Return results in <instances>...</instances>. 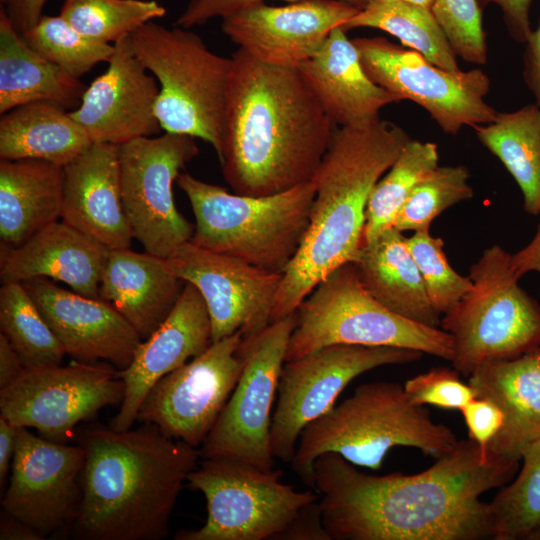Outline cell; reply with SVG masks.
<instances>
[{
  "label": "cell",
  "mask_w": 540,
  "mask_h": 540,
  "mask_svg": "<svg viewBox=\"0 0 540 540\" xmlns=\"http://www.w3.org/2000/svg\"><path fill=\"white\" fill-rule=\"evenodd\" d=\"M313 468L331 540H480L494 536L481 495L507 484L519 463L493 461L468 439L413 475L366 474L333 452Z\"/></svg>",
  "instance_id": "6da1fadb"
},
{
  "label": "cell",
  "mask_w": 540,
  "mask_h": 540,
  "mask_svg": "<svg viewBox=\"0 0 540 540\" xmlns=\"http://www.w3.org/2000/svg\"><path fill=\"white\" fill-rule=\"evenodd\" d=\"M219 163L232 191L260 197L313 180L337 127L298 67L231 57Z\"/></svg>",
  "instance_id": "7a4b0ae2"
},
{
  "label": "cell",
  "mask_w": 540,
  "mask_h": 540,
  "mask_svg": "<svg viewBox=\"0 0 540 540\" xmlns=\"http://www.w3.org/2000/svg\"><path fill=\"white\" fill-rule=\"evenodd\" d=\"M84 450L74 535L84 540H161L199 450L157 426L78 430Z\"/></svg>",
  "instance_id": "3957f363"
},
{
  "label": "cell",
  "mask_w": 540,
  "mask_h": 540,
  "mask_svg": "<svg viewBox=\"0 0 540 540\" xmlns=\"http://www.w3.org/2000/svg\"><path fill=\"white\" fill-rule=\"evenodd\" d=\"M410 139L400 126L381 118L365 127L335 128L313 178L309 225L282 274L271 323L294 315L331 272L356 260L371 191Z\"/></svg>",
  "instance_id": "277c9868"
},
{
  "label": "cell",
  "mask_w": 540,
  "mask_h": 540,
  "mask_svg": "<svg viewBox=\"0 0 540 540\" xmlns=\"http://www.w3.org/2000/svg\"><path fill=\"white\" fill-rule=\"evenodd\" d=\"M457 442L450 428L434 422L424 406L409 399L404 386L370 382L304 428L290 464L301 481L315 489L314 462L327 452L378 470L392 448L413 447L438 459Z\"/></svg>",
  "instance_id": "5b68a950"
},
{
  "label": "cell",
  "mask_w": 540,
  "mask_h": 540,
  "mask_svg": "<svg viewBox=\"0 0 540 540\" xmlns=\"http://www.w3.org/2000/svg\"><path fill=\"white\" fill-rule=\"evenodd\" d=\"M176 182L193 210L194 244L283 274L309 225L314 179L260 197L230 193L189 173H180Z\"/></svg>",
  "instance_id": "8992f818"
},
{
  "label": "cell",
  "mask_w": 540,
  "mask_h": 540,
  "mask_svg": "<svg viewBox=\"0 0 540 540\" xmlns=\"http://www.w3.org/2000/svg\"><path fill=\"white\" fill-rule=\"evenodd\" d=\"M133 54L160 84L156 116L165 132L209 143L221 154L231 58L189 29L150 21L128 36Z\"/></svg>",
  "instance_id": "52a82bcc"
},
{
  "label": "cell",
  "mask_w": 540,
  "mask_h": 540,
  "mask_svg": "<svg viewBox=\"0 0 540 540\" xmlns=\"http://www.w3.org/2000/svg\"><path fill=\"white\" fill-rule=\"evenodd\" d=\"M335 344L396 347L453 358L447 332L383 306L365 289L353 262L336 268L299 305L285 362Z\"/></svg>",
  "instance_id": "ba28073f"
},
{
  "label": "cell",
  "mask_w": 540,
  "mask_h": 540,
  "mask_svg": "<svg viewBox=\"0 0 540 540\" xmlns=\"http://www.w3.org/2000/svg\"><path fill=\"white\" fill-rule=\"evenodd\" d=\"M472 288L441 318L453 341V368L470 376L480 365L540 348V304L518 284L511 254L499 245L471 266Z\"/></svg>",
  "instance_id": "9c48e42d"
},
{
  "label": "cell",
  "mask_w": 540,
  "mask_h": 540,
  "mask_svg": "<svg viewBox=\"0 0 540 540\" xmlns=\"http://www.w3.org/2000/svg\"><path fill=\"white\" fill-rule=\"evenodd\" d=\"M280 469L262 470L225 457L205 458L188 476L190 488L206 500L207 518L197 530L179 531L176 540L275 539L299 511L317 500L312 490L281 482Z\"/></svg>",
  "instance_id": "30bf717a"
},
{
  "label": "cell",
  "mask_w": 540,
  "mask_h": 540,
  "mask_svg": "<svg viewBox=\"0 0 540 540\" xmlns=\"http://www.w3.org/2000/svg\"><path fill=\"white\" fill-rule=\"evenodd\" d=\"M296 313L270 323L258 334L242 339L238 353L243 370L218 420L201 445L200 456L237 459L272 470V406L277 395Z\"/></svg>",
  "instance_id": "8fae6325"
},
{
  "label": "cell",
  "mask_w": 540,
  "mask_h": 540,
  "mask_svg": "<svg viewBox=\"0 0 540 540\" xmlns=\"http://www.w3.org/2000/svg\"><path fill=\"white\" fill-rule=\"evenodd\" d=\"M422 355L404 348L335 344L286 361L270 430L273 456L291 463L304 428L331 410L353 379L380 366L417 361Z\"/></svg>",
  "instance_id": "7c38bea8"
},
{
  "label": "cell",
  "mask_w": 540,
  "mask_h": 540,
  "mask_svg": "<svg viewBox=\"0 0 540 540\" xmlns=\"http://www.w3.org/2000/svg\"><path fill=\"white\" fill-rule=\"evenodd\" d=\"M352 40L369 78L401 100L424 108L444 133L456 135L464 126L496 119L498 112L485 101L490 79L482 70L446 71L384 37Z\"/></svg>",
  "instance_id": "4fadbf2b"
},
{
  "label": "cell",
  "mask_w": 540,
  "mask_h": 540,
  "mask_svg": "<svg viewBox=\"0 0 540 540\" xmlns=\"http://www.w3.org/2000/svg\"><path fill=\"white\" fill-rule=\"evenodd\" d=\"M123 398L124 383L112 364L72 360L65 366L26 369L0 389V415L48 440L66 443L79 423L121 404Z\"/></svg>",
  "instance_id": "5bb4252c"
},
{
  "label": "cell",
  "mask_w": 540,
  "mask_h": 540,
  "mask_svg": "<svg viewBox=\"0 0 540 540\" xmlns=\"http://www.w3.org/2000/svg\"><path fill=\"white\" fill-rule=\"evenodd\" d=\"M198 154L195 137L170 132L119 146L124 209L134 238L146 252L167 258L191 241L194 225L177 210L173 183Z\"/></svg>",
  "instance_id": "9a60e30c"
},
{
  "label": "cell",
  "mask_w": 540,
  "mask_h": 540,
  "mask_svg": "<svg viewBox=\"0 0 540 540\" xmlns=\"http://www.w3.org/2000/svg\"><path fill=\"white\" fill-rule=\"evenodd\" d=\"M238 331L213 342L202 354L165 375L144 398L137 421L193 447L214 427L243 370Z\"/></svg>",
  "instance_id": "2e32d148"
},
{
  "label": "cell",
  "mask_w": 540,
  "mask_h": 540,
  "mask_svg": "<svg viewBox=\"0 0 540 540\" xmlns=\"http://www.w3.org/2000/svg\"><path fill=\"white\" fill-rule=\"evenodd\" d=\"M84 458L78 443L51 441L18 427L2 510L44 538L72 528L80 508Z\"/></svg>",
  "instance_id": "e0dca14e"
},
{
  "label": "cell",
  "mask_w": 540,
  "mask_h": 540,
  "mask_svg": "<svg viewBox=\"0 0 540 540\" xmlns=\"http://www.w3.org/2000/svg\"><path fill=\"white\" fill-rule=\"evenodd\" d=\"M166 261L172 272L202 295L211 321L212 343L241 331L252 337L271 323L282 274L197 246L179 245Z\"/></svg>",
  "instance_id": "ac0fdd59"
},
{
  "label": "cell",
  "mask_w": 540,
  "mask_h": 540,
  "mask_svg": "<svg viewBox=\"0 0 540 540\" xmlns=\"http://www.w3.org/2000/svg\"><path fill=\"white\" fill-rule=\"evenodd\" d=\"M361 8L345 0L265 2L222 18L225 35L253 58L270 65L299 67L314 56L337 27Z\"/></svg>",
  "instance_id": "d6986e66"
},
{
  "label": "cell",
  "mask_w": 540,
  "mask_h": 540,
  "mask_svg": "<svg viewBox=\"0 0 540 540\" xmlns=\"http://www.w3.org/2000/svg\"><path fill=\"white\" fill-rule=\"evenodd\" d=\"M114 45L108 68L70 114L93 142L120 146L162 129L155 110L160 87L131 51L128 36Z\"/></svg>",
  "instance_id": "ffe728a7"
},
{
  "label": "cell",
  "mask_w": 540,
  "mask_h": 540,
  "mask_svg": "<svg viewBox=\"0 0 540 540\" xmlns=\"http://www.w3.org/2000/svg\"><path fill=\"white\" fill-rule=\"evenodd\" d=\"M22 283L66 355L81 362L103 360L117 370L129 366L142 339L110 303L69 291L44 277Z\"/></svg>",
  "instance_id": "44dd1931"
},
{
  "label": "cell",
  "mask_w": 540,
  "mask_h": 540,
  "mask_svg": "<svg viewBox=\"0 0 540 540\" xmlns=\"http://www.w3.org/2000/svg\"><path fill=\"white\" fill-rule=\"evenodd\" d=\"M211 344L212 328L206 303L197 288L185 282L168 317L140 342L129 366L117 370V376L124 383V398L109 427L116 431L132 428L152 387L165 375L202 354Z\"/></svg>",
  "instance_id": "7402d4cb"
},
{
  "label": "cell",
  "mask_w": 540,
  "mask_h": 540,
  "mask_svg": "<svg viewBox=\"0 0 540 540\" xmlns=\"http://www.w3.org/2000/svg\"><path fill=\"white\" fill-rule=\"evenodd\" d=\"M61 221L109 250L130 247L134 234L122 200L119 146L93 142L64 166Z\"/></svg>",
  "instance_id": "603a6c76"
},
{
  "label": "cell",
  "mask_w": 540,
  "mask_h": 540,
  "mask_svg": "<svg viewBox=\"0 0 540 540\" xmlns=\"http://www.w3.org/2000/svg\"><path fill=\"white\" fill-rule=\"evenodd\" d=\"M298 68L338 127L368 126L380 119L384 106L402 101L369 78L357 47L341 27Z\"/></svg>",
  "instance_id": "cb8c5ba5"
},
{
  "label": "cell",
  "mask_w": 540,
  "mask_h": 540,
  "mask_svg": "<svg viewBox=\"0 0 540 540\" xmlns=\"http://www.w3.org/2000/svg\"><path fill=\"white\" fill-rule=\"evenodd\" d=\"M468 383L476 397L496 403L505 416L488 446V458L519 463L525 449L540 438V348L514 359L484 363Z\"/></svg>",
  "instance_id": "d4e9b609"
},
{
  "label": "cell",
  "mask_w": 540,
  "mask_h": 540,
  "mask_svg": "<svg viewBox=\"0 0 540 540\" xmlns=\"http://www.w3.org/2000/svg\"><path fill=\"white\" fill-rule=\"evenodd\" d=\"M108 250L81 231L56 221L19 247L0 251V280L2 284L22 283L44 277L61 281L81 295L99 298Z\"/></svg>",
  "instance_id": "484cf974"
},
{
  "label": "cell",
  "mask_w": 540,
  "mask_h": 540,
  "mask_svg": "<svg viewBox=\"0 0 540 540\" xmlns=\"http://www.w3.org/2000/svg\"><path fill=\"white\" fill-rule=\"evenodd\" d=\"M185 282L166 258L129 248L108 250L99 285V299L110 303L148 338L175 307Z\"/></svg>",
  "instance_id": "4316f807"
},
{
  "label": "cell",
  "mask_w": 540,
  "mask_h": 540,
  "mask_svg": "<svg viewBox=\"0 0 540 540\" xmlns=\"http://www.w3.org/2000/svg\"><path fill=\"white\" fill-rule=\"evenodd\" d=\"M64 195V167L22 159L0 162V251L28 241L59 221Z\"/></svg>",
  "instance_id": "83f0119b"
},
{
  "label": "cell",
  "mask_w": 540,
  "mask_h": 540,
  "mask_svg": "<svg viewBox=\"0 0 540 540\" xmlns=\"http://www.w3.org/2000/svg\"><path fill=\"white\" fill-rule=\"evenodd\" d=\"M353 263L365 289L383 306L411 321L440 327L441 315L428 298L402 232L385 230L363 244Z\"/></svg>",
  "instance_id": "f1b7e54d"
},
{
  "label": "cell",
  "mask_w": 540,
  "mask_h": 540,
  "mask_svg": "<svg viewBox=\"0 0 540 540\" xmlns=\"http://www.w3.org/2000/svg\"><path fill=\"white\" fill-rule=\"evenodd\" d=\"M86 86L34 51L0 10V114L33 102L76 109Z\"/></svg>",
  "instance_id": "f546056e"
},
{
  "label": "cell",
  "mask_w": 540,
  "mask_h": 540,
  "mask_svg": "<svg viewBox=\"0 0 540 540\" xmlns=\"http://www.w3.org/2000/svg\"><path fill=\"white\" fill-rule=\"evenodd\" d=\"M93 141L67 109L33 102L1 115L0 159L43 160L64 167Z\"/></svg>",
  "instance_id": "4dcf8cb0"
},
{
  "label": "cell",
  "mask_w": 540,
  "mask_h": 540,
  "mask_svg": "<svg viewBox=\"0 0 540 540\" xmlns=\"http://www.w3.org/2000/svg\"><path fill=\"white\" fill-rule=\"evenodd\" d=\"M472 128L520 187L525 211L540 214V107L529 104L513 112H498L493 122Z\"/></svg>",
  "instance_id": "1f68e13d"
},
{
  "label": "cell",
  "mask_w": 540,
  "mask_h": 540,
  "mask_svg": "<svg viewBox=\"0 0 540 540\" xmlns=\"http://www.w3.org/2000/svg\"><path fill=\"white\" fill-rule=\"evenodd\" d=\"M344 31L376 28L398 38L434 65L459 73L457 56L431 10L407 0L370 2L342 27Z\"/></svg>",
  "instance_id": "d6a6232c"
},
{
  "label": "cell",
  "mask_w": 540,
  "mask_h": 540,
  "mask_svg": "<svg viewBox=\"0 0 540 540\" xmlns=\"http://www.w3.org/2000/svg\"><path fill=\"white\" fill-rule=\"evenodd\" d=\"M433 142L410 139L387 173L379 179L368 199L363 244L392 228L395 218L414 186L439 164Z\"/></svg>",
  "instance_id": "836d02e7"
},
{
  "label": "cell",
  "mask_w": 540,
  "mask_h": 540,
  "mask_svg": "<svg viewBox=\"0 0 540 540\" xmlns=\"http://www.w3.org/2000/svg\"><path fill=\"white\" fill-rule=\"evenodd\" d=\"M0 328L26 369L61 364L66 352L23 283H3Z\"/></svg>",
  "instance_id": "e575fe53"
},
{
  "label": "cell",
  "mask_w": 540,
  "mask_h": 540,
  "mask_svg": "<svg viewBox=\"0 0 540 540\" xmlns=\"http://www.w3.org/2000/svg\"><path fill=\"white\" fill-rule=\"evenodd\" d=\"M165 14L155 0H65L60 11L77 32L102 44H115Z\"/></svg>",
  "instance_id": "d590c367"
},
{
  "label": "cell",
  "mask_w": 540,
  "mask_h": 540,
  "mask_svg": "<svg viewBox=\"0 0 540 540\" xmlns=\"http://www.w3.org/2000/svg\"><path fill=\"white\" fill-rule=\"evenodd\" d=\"M517 478L489 502L495 540L527 539L540 529V438L522 454Z\"/></svg>",
  "instance_id": "8d00e7d4"
},
{
  "label": "cell",
  "mask_w": 540,
  "mask_h": 540,
  "mask_svg": "<svg viewBox=\"0 0 540 540\" xmlns=\"http://www.w3.org/2000/svg\"><path fill=\"white\" fill-rule=\"evenodd\" d=\"M21 36L34 51L77 79L98 63L108 62L115 51L114 44L81 35L61 15H42Z\"/></svg>",
  "instance_id": "74e56055"
},
{
  "label": "cell",
  "mask_w": 540,
  "mask_h": 540,
  "mask_svg": "<svg viewBox=\"0 0 540 540\" xmlns=\"http://www.w3.org/2000/svg\"><path fill=\"white\" fill-rule=\"evenodd\" d=\"M469 177V170L463 165H438L414 186L392 228L400 232L429 230L443 211L473 197Z\"/></svg>",
  "instance_id": "f35d334b"
},
{
  "label": "cell",
  "mask_w": 540,
  "mask_h": 540,
  "mask_svg": "<svg viewBox=\"0 0 540 540\" xmlns=\"http://www.w3.org/2000/svg\"><path fill=\"white\" fill-rule=\"evenodd\" d=\"M406 242L432 306L444 315L472 288L471 278L460 275L450 266L443 251V240L432 236L429 230L415 231L406 237Z\"/></svg>",
  "instance_id": "ab89813d"
},
{
  "label": "cell",
  "mask_w": 540,
  "mask_h": 540,
  "mask_svg": "<svg viewBox=\"0 0 540 540\" xmlns=\"http://www.w3.org/2000/svg\"><path fill=\"white\" fill-rule=\"evenodd\" d=\"M432 13L456 56L468 63H486V34L482 24V9L477 0H435Z\"/></svg>",
  "instance_id": "60d3db41"
},
{
  "label": "cell",
  "mask_w": 540,
  "mask_h": 540,
  "mask_svg": "<svg viewBox=\"0 0 540 540\" xmlns=\"http://www.w3.org/2000/svg\"><path fill=\"white\" fill-rule=\"evenodd\" d=\"M404 390L417 405H432L442 409L461 410L476 398L469 383H463L456 369L438 367L405 382Z\"/></svg>",
  "instance_id": "b9f144b4"
},
{
  "label": "cell",
  "mask_w": 540,
  "mask_h": 540,
  "mask_svg": "<svg viewBox=\"0 0 540 540\" xmlns=\"http://www.w3.org/2000/svg\"><path fill=\"white\" fill-rule=\"evenodd\" d=\"M468 429L469 439L475 441L488 457L487 449L504 424L502 409L494 402L476 397L461 410Z\"/></svg>",
  "instance_id": "7bdbcfd3"
},
{
  "label": "cell",
  "mask_w": 540,
  "mask_h": 540,
  "mask_svg": "<svg viewBox=\"0 0 540 540\" xmlns=\"http://www.w3.org/2000/svg\"><path fill=\"white\" fill-rule=\"evenodd\" d=\"M266 0H189L181 15L176 19L175 26L189 29L203 25L215 18H224L244 7L265 2ZM294 2L297 0H284ZM364 8L370 0H345Z\"/></svg>",
  "instance_id": "ee69618b"
},
{
  "label": "cell",
  "mask_w": 540,
  "mask_h": 540,
  "mask_svg": "<svg viewBox=\"0 0 540 540\" xmlns=\"http://www.w3.org/2000/svg\"><path fill=\"white\" fill-rule=\"evenodd\" d=\"M275 539L278 540H331L324 528L319 501L303 507L289 526Z\"/></svg>",
  "instance_id": "f6af8a7d"
},
{
  "label": "cell",
  "mask_w": 540,
  "mask_h": 540,
  "mask_svg": "<svg viewBox=\"0 0 540 540\" xmlns=\"http://www.w3.org/2000/svg\"><path fill=\"white\" fill-rule=\"evenodd\" d=\"M481 9L489 4L497 5L507 31L515 41L525 44L532 29L530 25V7L532 0H477Z\"/></svg>",
  "instance_id": "bcb514c9"
},
{
  "label": "cell",
  "mask_w": 540,
  "mask_h": 540,
  "mask_svg": "<svg viewBox=\"0 0 540 540\" xmlns=\"http://www.w3.org/2000/svg\"><path fill=\"white\" fill-rule=\"evenodd\" d=\"M525 45L523 77L535 104L540 107V22L537 29L532 30Z\"/></svg>",
  "instance_id": "7dc6e473"
},
{
  "label": "cell",
  "mask_w": 540,
  "mask_h": 540,
  "mask_svg": "<svg viewBox=\"0 0 540 540\" xmlns=\"http://www.w3.org/2000/svg\"><path fill=\"white\" fill-rule=\"evenodd\" d=\"M46 2L47 0H11L5 10L13 27L22 34L39 21Z\"/></svg>",
  "instance_id": "c3c4849f"
},
{
  "label": "cell",
  "mask_w": 540,
  "mask_h": 540,
  "mask_svg": "<svg viewBox=\"0 0 540 540\" xmlns=\"http://www.w3.org/2000/svg\"><path fill=\"white\" fill-rule=\"evenodd\" d=\"M26 370L8 339L0 334V389L15 382Z\"/></svg>",
  "instance_id": "681fc988"
},
{
  "label": "cell",
  "mask_w": 540,
  "mask_h": 540,
  "mask_svg": "<svg viewBox=\"0 0 540 540\" xmlns=\"http://www.w3.org/2000/svg\"><path fill=\"white\" fill-rule=\"evenodd\" d=\"M18 426L0 415V487L7 478L15 453Z\"/></svg>",
  "instance_id": "f907efd6"
},
{
  "label": "cell",
  "mask_w": 540,
  "mask_h": 540,
  "mask_svg": "<svg viewBox=\"0 0 540 540\" xmlns=\"http://www.w3.org/2000/svg\"><path fill=\"white\" fill-rule=\"evenodd\" d=\"M511 265L520 278L530 271L540 273V221L532 241L523 249L511 255Z\"/></svg>",
  "instance_id": "816d5d0a"
},
{
  "label": "cell",
  "mask_w": 540,
  "mask_h": 540,
  "mask_svg": "<svg viewBox=\"0 0 540 540\" xmlns=\"http://www.w3.org/2000/svg\"><path fill=\"white\" fill-rule=\"evenodd\" d=\"M45 539L34 528L2 510L0 517V540Z\"/></svg>",
  "instance_id": "f5cc1de1"
},
{
  "label": "cell",
  "mask_w": 540,
  "mask_h": 540,
  "mask_svg": "<svg viewBox=\"0 0 540 540\" xmlns=\"http://www.w3.org/2000/svg\"><path fill=\"white\" fill-rule=\"evenodd\" d=\"M407 1L432 11V7L435 0H407Z\"/></svg>",
  "instance_id": "db71d44e"
},
{
  "label": "cell",
  "mask_w": 540,
  "mask_h": 540,
  "mask_svg": "<svg viewBox=\"0 0 540 540\" xmlns=\"http://www.w3.org/2000/svg\"><path fill=\"white\" fill-rule=\"evenodd\" d=\"M528 540H540V529L532 533Z\"/></svg>",
  "instance_id": "11a10c76"
},
{
  "label": "cell",
  "mask_w": 540,
  "mask_h": 540,
  "mask_svg": "<svg viewBox=\"0 0 540 540\" xmlns=\"http://www.w3.org/2000/svg\"><path fill=\"white\" fill-rule=\"evenodd\" d=\"M11 0H0L1 5L7 6L10 3Z\"/></svg>",
  "instance_id": "9f6ffc18"
},
{
  "label": "cell",
  "mask_w": 540,
  "mask_h": 540,
  "mask_svg": "<svg viewBox=\"0 0 540 540\" xmlns=\"http://www.w3.org/2000/svg\"><path fill=\"white\" fill-rule=\"evenodd\" d=\"M376 1H387V0H376Z\"/></svg>",
  "instance_id": "6f0895ef"
}]
</instances>
